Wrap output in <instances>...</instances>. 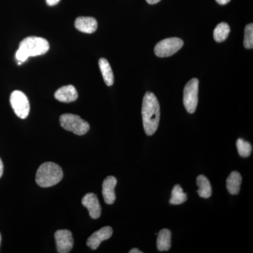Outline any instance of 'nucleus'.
I'll use <instances>...</instances> for the list:
<instances>
[{
    "mask_svg": "<svg viewBox=\"0 0 253 253\" xmlns=\"http://www.w3.org/2000/svg\"><path fill=\"white\" fill-rule=\"evenodd\" d=\"M141 114L145 132L148 136L153 135L157 131L161 117L159 102L154 93L147 91L145 94Z\"/></svg>",
    "mask_w": 253,
    "mask_h": 253,
    "instance_id": "f257e3e1",
    "label": "nucleus"
},
{
    "mask_svg": "<svg viewBox=\"0 0 253 253\" xmlns=\"http://www.w3.org/2000/svg\"><path fill=\"white\" fill-rule=\"evenodd\" d=\"M49 49V44L46 40L38 37H28L20 43L16 58L18 62L23 63L31 56L46 54Z\"/></svg>",
    "mask_w": 253,
    "mask_h": 253,
    "instance_id": "f03ea898",
    "label": "nucleus"
},
{
    "mask_svg": "<svg viewBox=\"0 0 253 253\" xmlns=\"http://www.w3.org/2000/svg\"><path fill=\"white\" fill-rule=\"evenodd\" d=\"M62 169L59 165L52 162L42 164L37 171L36 181L41 187H51L57 184L63 179Z\"/></svg>",
    "mask_w": 253,
    "mask_h": 253,
    "instance_id": "7ed1b4c3",
    "label": "nucleus"
},
{
    "mask_svg": "<svg viewBox=\"0 0 253 253\" xmlns=\"http://www.w3.org/2000/svg\"><path fill=\"white\" fill-rule=\"evenodd\" d=\"M60 125L66 130L72 131L77 135H84L89 130V123L77 115L66 113L60 117Z\"/></svg>",
    "mask_w": 253,
    "mask_h": 253,
    "instance_id": "20e7f679",
    "label": "nucleus"
},
{
    "mask_svg": "<svg viewBox=\"0 0 253 253\" xmlns=\"http://www.w3.org/2000/svg\"><path fill=\"white\" fill-rule=\"evenodd\" d=\"M199 80L197 78H193L186 83L184 87L183 103L188 113H195L197 108L199 101Z\"/></svg>",
    "mask_w": 253,
    "mask_h": 253,
    "instance_id": "39448f33",
    "label": "nucleus"
},
{
    "mask_svg": "<svg viewBox=\"0 0 253 253\" xmlns=\"http://www.w3.org/2000/svg\"><path fill=\"white\" fill-rule=\"evenodd\" d=\"M184 45L180 38H170L161 41L154 48L155 54L158 57H168L177 52Z\"/></svg>",
    "mask_w": 253,
    "mask_h": 253,
    "instance_id": "423d86ee",
    "label": "nucleus"
},
{
    "mask_svg": "<svg viewBox=\"0 0 253 253\" xmlns=\"http://www.w3.org/2000/svg\"><path fill=\"white\" fill-rule=\"evenodd\" d=\"M10 103L18 118L26 119L28 117L30 112V103L24 93L18 90L13 91L10 96Z\"/></svg>",
    "mask_w": 253,
    "mask_h": 253,
    "instance_id": "0eeeda50",
    "label": "nucleus"
},
{
    "mask_svg": "<svg viewBox=\"0 0 253 253\" xmlns=\"http://www.w3.org/2000/svg\"><path fill=\"white\" fill-rule=\"evenodd\" d=\"M54 236L58 253L71 252L74 245V240L71 231L67 229H61L56 231Z\"/></svg>",
    "mask_w": 253,
    "mask_h": 253,
    "instance_id": "6e6552de",
    "label": "nucleus"
},
{
    "mask_svg": "<svg viewBox=\"0 0 253 253\" xmlns=\"http://www.w3.org/2000/svg\"><path fill=\"white\" fill-rule=\"evenodd\" d=\"M112 234V228L111 226H104L89 236L86 241V245L91 250L97 249L101 242L110 239Z\"/></svg>",
    "mask_w": 253,
    "mask_h": 253,
    "instance_id": "1a4fd4ad",
    "label": "nucleus"
},
{
    "mask_svg": "<svg viewBox=\"0 0 253 253\" xmlns=\"http://www.w3.org/2000/svg\"><path fill=\"white\" fill-rule=\"evenodd\" d=\"M83 206L87 208L89 215L92 219H98L101 216V208L97 196L93 193L86 194L82 200Z\"/></svg>",
    "mask_w": 253,
    "mask_h": 253,
    "instance_id": "9d476101",
    "label": "nucleus"
},
{
    "mask_svg": "<svg viewBox=\"0 0 253 253\" xmlns=\"http://www.w3.org/2000/svg\"><path fill=\"white\" fill-rule=\"evenodd\" d=\"M116 184L117 179L115 176H109L104 179L102 184V194L106 204L112 205L116 201L115 188Z\"/></svg>",
    "mask_w": 253,
    "mask_h": 253,
    "instance_id": "9b49d317",
    "label": "nucleus"
},
{
    "mask_svg": "<svg viewBox=\"0 0 253 253\" xmlns=\"http://www.w3.org/2000/svg\"><path fill=\"white\" fill-rule=\"evenodd\" d=\"M78 92L73 85L63 86L55 92V99L63 103H71L78 99Z\"/></svg>",
    "mask_w": 253,
    "mask_h": 253,
    "instance_id": "f8f14e48",
    "label": "nucleus"
},
{
    "mask_svg": "<svg viewBox=\"0 0 253 253\" xmlns=\"http://www.w3.org/2000/svg\"><path fill=\"white\" fill-rule=\"evenodd\" d=\"M75 26L82 33L91 34L97 30L98 23L94 18L81 16L76 18Z\"/></svg>",
    "mask_w": 253,
    "mask_h": 253,
    "instance_id": "ddd939ff",
    "label": "nucleus"
},
{
    "mask_svg": "<svg viewBox=\"0 0 253 253\" xmlns=\"http://www.w3.org/2000/svg\"><path fill=\"white\" fill-rule=\"evenodd\" d=\"M242 182V176L239 172L233 171L226 179V188L228 191L232 195L239 194Z\"/></svg>",
    "mask_w": 253,
    "mask_h": 253,
    "instance_id": "4468645a",
    "label": "nucleus"
},
{
    "mask_svg": "<svg viewBox=\"0 0 253 253\" xmlns=\"http://www.w3.org/2000/svg\"><path fill=\"white\" fill-rule=\"evenodd\" d=\"M196 184H197L198 194L200 197L204 199H208L212 195V187H211V183L208 180V178L204 175H199L196 179Z\"/></svg>",
    "mask_w": 253,
    "mask_h": 253,
    "instance_id": "2eb2a0df",
    "label": "nucleus"
},
{
    "mask_svg": "<svg viewBox=\"0 0 253 253\" xmlns=\"http://www.w3.org/2000/svg\"><path fill=\"white\" fill-rule=\"evenodd\" d=\"M99 66L106 85L112 86L114 83V76L109 61L101 58L99 61Z\"/></svg>",
    "mask_w": 253,
    "mask_h": 253,
    "instance_id": "dca6fc26",
    "label": "nucleus"
},
{
    "mask_svg": "<svg viewBox=\"0 0 253 253\" xmlns=\"http://www.w3.org/2000/svg\"><path fill=\"white\" fill-rule=\"evenodd\" d=\"M171 231L164 229L160 231L157 239V249L159 251H168L171 248Z\"/></svg>",
    "mask_w": 253,
    "mask_h": 253,
    "instance_id": "f3484780",
    "label": "nucleus"
},
{
    "mask_svg": "<svg viewBox=\"0 0 253 253\" xmlns=\"http://www.w3.org/2000/svg\"><path fill=\"white\" fill-rule=\"evenodd\" d=\"M229 33H230V27L227 23H219L217 25L215 29L214 30V33H213L214 41L217 42H224L229 36Z\"/></svg>",
    "mask_w": 253,
    "mask_h": 253,
    "instance_id": "a211bd4d",
    "label": "nucleus"
},
{
    "mask_svg": "<svg viewBox=\"0 0 253 253\" xmlns=\"http://www.w3.org/2000/svg\"><path fill=\"white\" fill-rule=\"evenodd\" d=\"M187 200V195L183 191L182 188L179 184L174 186L172 191V197L169 203L172 205H180L184 204Z\"/></svg>",
    "mask_w": 253,
    "mask_h": 253,
    "instance_id": "6ab92c4d",
    "label": "nucleus"
},
{
    "mask_svg": "<svg viewBox=\"0 0 253 253\" xmlns=\"http://www.w3.org/2000/svg\"><path fill=\"white\" fill-rule=\"evenodd\" d=\"M236 148L240 156L242 157H249L252 153V145L243 139H239L236 141Z\"/></svg>",
    "mask_w": 253,
    "mask_h": 253,
    "instance_id": "aec40b11",
    "label": "nucleus"
},
{
    "mask_svg": "<svg viewBox=\"0 0 253 253\" xmlns=\"http://www.w3.org/2000/svg\"><path fill=\"white\" fill-rule=\"evenodd\" d=\"M244 44L246 49H253V25L250 23L245 28Z\"/></svg>",
    "mask_w": 253,
    "mask_h": 253,
    "instance_id": "412c9836",
    "label": "nucleus"
},
{
    "mask_svg": "<svg viewBox=\"0 0 253 253\" xmlns=\"http://www.w3.org/2000/svg\"><path fill=\"white\" fill-rule=\"evenodd\" d=\"M60 1L61 0H46V2L49 6H51L57 4L58 3H59Z\"/></svg>",
    "mask_w": 253,
    "mask_h": 253,
    "instance_id": "4be33fe9",
    "label": "nucleus"
},
{
    "mask_svg": "<svg viewBox=\"0 0 253 253\" xmlns=\"http://www.w3.org/2000/svg\"><path fill=\"white\" fill-rule=\"evenodd\" d=\"M231 0H216V1L218 3V4H221V5H224L228 4V3Z\"/></svg>",
    "mask_w": 253,
    "mask_h": 253,
    "instance_id": "5701e85b",
    "label": "nucleus"
},
{
    "mask_svg": "<svg viewBox=\"0 0 253 253\" xmlns=\"http://www.w3.org/2000/svg\"><path fill=\"white\" fill-rule=\"evenodd\" d=\"M3 171H4V166H3V163L0 158V178L1 177L3 174Z\"/></svg>",
    "mask_w": 253,
    "mask_h": 253,
    "instance_id": "b1692460",
    "label": "nucleus"
},
{
    "mask_svg": "<svg viewBox=\"0 0 253 253\" xmlns=\"http://www.w3.org/2000/svg\"><path fill=\"white\" fill-rule=\"evenodd\" d=\"M146 1L150 4H157V3L161 1V0H146Z\"/></svg>",
    "mask_w": 253,
    "mask_h": 253,
    "instance_id": "393cba45",
    "label": "nucleus"
},
{
    "mask_svg": "<svg viewBox=\"0 0 253 253\" xmlns=\"http://www.w3.org/2000/svg\"><path fill=\"white\" fill-rule=\"evenodd\" d=\"M129 253H142L141 251H139V249H131L130 251L129 252Z\"/></svg>",
    "mask_w": 253,
    "mask_h": 253,
    "instance_id": "a878e982",
    "label": "nucleus"
},
{
    "mask_svg": "<svg viewBox=\"0 0 253 253\" xmlns=\"http://www.w3.org/2000/svg\"><path fill=\"white\" fill-rule=\"evenodd\" d=\"M1 234H0V245H1Z\"/></svg>",
    "mask_w": 253,
    "mask_h": 253,
    "instance_id": "bb28decb",
    "label": "nucleus"
}]
</instances>
